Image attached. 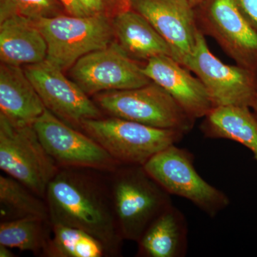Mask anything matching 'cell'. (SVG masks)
I'll return each mask as SVG.
<instances>
[{"instance_id":"27","label":"cell","mask_w":257,"mask_h":257,"mask_svg":"<svg viewBox=\"0 0 257 257\" xmlns=\"http://www.w3.org/2000/svg\"><path fill=\"white\" fill-rule=\"evenodd\" d=\"M15 253L12 251L11 248L5 245L0 244V257H14Z\"/></svg>"},{"instance_id":"26","label":"cell","mask_w":257,"mask_h":257,"mask_svg":"<svg viewBox=\"0 0 257 257\" xmlns=\"http://www.w3.org/2000/svg\"><path fill=\"white\" fill-rule=\"evenodd\" d=\"M66 13L77 17L88 16L79 0H60Z\"/></svg>"},{"instance_id":"11","label":"cell","mask_w":257,"mask_h":257,"mask_svg":"<svg viewBox=\"0 0 257 257\" xmlns=\"http://www.w3.org/2000/svg\"><path fill=\"white\" fill-rule=\"evenodd\" d=\"M71 78L88 95L143 87L152 82L143 66L116 41L87 54L69 69Z\"/></svg>"},{"instance_id":"25","label":"cell","mask_w":257,"mask_h":257,"mask_svg":"<svg viewBox=\"0 0 257 257\" xmlns=\"http://www.w3.org/2000/svg\"><path fill=\"white\" fill-rule=\"evenodd\" d=\"M239 11L257 32V0H234Z\"/></svg>"},{"instance_id":"1","label":"cell","mask_w":257,"mask_h":257,"mask_svg":"<svg viewBox=\"0 0 257 257\" xmlns=\"http://www.w3.org/2000/svg\"><path fill=\"white\" fill-rule=\"evenodd\" d=\"M109 173L92 169L60 168L47 187L45 201L52 224L78 228L121 253L120 234L111 199Z\"/></svg>"},{"instance_id":"5","label":"cell","mask_w":257,"mask_h":257,"mask_svg":"<svg viewBox=\"0 0 257 257\" xmlns=\"http://www.w3.org/2000/svg\"><path fill=\"white\" fill-rule=\"evenodd\" d=\"M143 167L169 194L187 199L209 217H215L229 207V198L199 175L194 155L187 149L171 145Z\"/></svg>"},{"instance_id":"2","label":"cell","mask_w":257,"mask_h":257,"mask_svg":"<svg viewBox=\"0 0 257 257\" xmlns=\"http://www.w3.org/2000/svg\"><path fill=\"white\" fill-rule=\"evenodd\" d=\"M113 209L124 240L138 242L144 231L172 205L171 195L143 166L121 165L109 173Z\"/></svg>"},{"instance_id":"29","label":"cell","mask_w":257,"mask_h":257,"mask_svg":"<svg viewBox=\"0 0 257 257\" xmlns=\"http://www.w3.org/2000/svg\"><path fill=\"white\" fill-rule=\"evenodd\" d=\"M202 1H204V0H189V3H191V5H192L194 8H195L198 5L200 4Z\"/></svg>"},{"instance_id":"8","label":"cell","mask_w":257,"mask_h":257,"mask_svg":"<svg viewBox=\"0 0 257 257\" xmlns=\"http://www.w3.org/2000/svg\"><path fill=\"white\" fill-rule=\"evenodd\" d=\"M194 11L203 35L215 40L237 65L257 72V32L234 0H204Z\"/></svg>"},{"instance_id":"24","label":"cell","mask_w":257,"mask_h":257,"mask_svg":"<svg viewBox=\"0 0 257 257\" xmlns=\"http://www.w3.org/2000/svg\"><path fill=\"white\" fill-rule=\"evenodd\" d=\"M88 16L112 20L116 15L131 9L130 0H79Z\"/></svg>"},{"instance_id":"19","label":"cell","mask_w":257,"mask_h":257,"mask_svg":"<svg viewBox=\"0 0 257 257\" xmlns=\"http://www.w3.org/2000/svg\"><path fill=\"white\" fill-rule=\"evenodd\" d=\"M251 108L216 106L204 117L200 130L204 138L231 140L248 148L257 161V119Z\"/></svg>"},{"instance_id":"7","label":"cell","mask_w":257,"mask_h":257,"mask_svg":"<svg viewBox=\"0 0 257 257\" xmlns=\"http://www.w3.org/2000/svg\"><path fill=\"white\" fill-rule=\"evenodd\" d=\"M35 22L46 40L47 60L63 71L115 41L111 20L104 17L62 14Z\"/></svg>"},{"instance_id":"21","label":"cell","mask_w":257,"mask_h":257,"mask_svg":"<svg viewBox=\"0 0 257 257\" xmlns=\"http://www.w3.org/2000/svg\"><path fill=\"white\" fill-rule=\"evenodd\" d=\"M50 220L31 217L0 222V244L43 256L52 237Z\"/></svg>"},{"instance_id":"23","label":"cell","mask_w":257,"mask_h":257,"mask_svg":"<svg viewBox=\"0 0 257 257\" xmlns=\"http://www.w3.org/2000/svg\"><path fill=\"white\" fill-rule=\"evenodd\" d=\"M65 12L60 0H0V22L10 17H25L37 21Z\"/></svg>"},{"instance_id":"17","label":"cell","mask_w":257,"mask_h":257,"mask_svg":"<svg viewBox=\"0 0 257 257\" xmlns=\"http://www.w3.org/2000/svg\"><path fill=\"white\" fill-rule=\"evenodd\" d=\"M137 243V256H185L188 250L185 216L172 204L152 221Z\"/></svg>"},{"instance_id":"14","label":"cell","mask_w":257,"mask_h":257,"mask_svg":"<svg viewBox=\"0 0 257 257\" xmlns=\"http://www.w3.org/2000/svg\"><path fill=\"white\" fill-rule=\"evenodd\" d=\"M144 73L165 89L189 116L204 118L214 107L205 86L171 56L153 57L143 66Z\"/></svg>"},{"instance_id":"28","label":"cell","mask_w":257,"mask_h":257,"mask_svg":"<svg viewBox=\"0 0 257 257\" xmlns=\"http://www.w3.org/2000/svg\"><path fill=\"white\" fill-rule=\"evenodd\" d=\"M251 110H252L253 114L255 115L257 119V98L256 101L253 103V105L251 107Z\"/></svg>"},{"instance_id":"10","label":"cell","mask_w":257,"mask_h":257,"mask_svg":"<svg viewBox=\"0 0 257 257\" xmlns=\"http://www.w3.org/2000/svg\"><path fill=\"white\" fill-rule=\"evenodd\" d=\"M42 145L60 168L114 172L120 165L95 140L46 109L34 123Z\"/></svg>"},{"instance_id":"22","label":"cell","mask_w":257,"mask_h":257,"mask_svg":"<svg viewBox=\"0 0 257 257\" xmlns=\"http://www.w3.org/2000/svg\"><path fill=\"white\" fill-rule=\"evenodd\" d=\"M52 237L44 256H111L100 240L84 230L59 224H52Z\"/></svg>"},{"instance_id":"9","label":"cell","mask_w":257,"mask_h":257,"mask_svg":"<svg viewBox=\"0 0 257 257\" xmlns=\"http://www.w3.org/2000/svg\"><path fill=\"white\" fill-rule=\"evenodd\" d=\"M200 32L192 55L184 67L205 86L214 106L251 107L257 98V72L223 63L213 55Z\"/></svg>"},{"instance_id":"15","label":"cell","mask_w":257,"mask_h":257,"mask_svg":"<svg viewBox=\"0 0 257 257\" xmlns=\"http://www.w3.org/2000/svg\"><path fill=\"white\" fill-rule=\"evenodd\" d=\"M46 110L31 81L20 66L0 65V114L19 126L33 125Z\"/></svg>"},{"instance_id":"16","label":"cell","mask_w":257,"mask_h":257,"mask_svg":"<svg viewBox=\"0 0 257 257\" xmlns=\"http://www.w3.org/2000/svg\"><path fill=\"white\" fill-rule=\"evenodd\" d=\"M47 44L36 22L15 16L0 22L1 63L20 66L47 60Z\"/></svg>"},{"instance_id":"13","label":"cell","mask_w":257,"mask_h":257,"mask_svg":"<svg viewBox=\"0 0 257 257\" xmlns=\"http://www.w3.org/2000/svg\"><path fill=\"white\" fill-rule=\"evenodd\" d=\"M130 8L143 15L171 47L172 57L184 66L197 44L199 30L189 0H130Z\"/></svg>"},{"instance_id":"20","label":"cell","mask_w":257,"mask_h":257,"mask_svg":"<svg viewBox=\"0 0 257 257\" xmlns=\"http://www.w3.org/2000/svg\"><path fill=\"white\" fill-rule=\"evenodd\" d=\"M37 217L50 220L46 201L8 175H0V221Z\"/></svg>"},{"instance_id":"6","label":"cell","mask_w":257,"mask_h":257,"mask_svg":"<svg viewBox=\"0 0 257 257\" xmlns=\"http://www.w3.org/2000/svg\"><path fill=\"white\" fill-rule=\"evenodd\" d=\"M0 169L45 199L49 184L60 168L34 125L19 126L0 114Z\"/></svg>"},{"instance_id":"18","label":"cell","mask_w":257,"mask_h":257,"mask_svg":"<svg viewBox=\"0 0 257 257\" xmlns=\"http://www.w3.org/2000/svg\"><path fill=\"white\" fill-rule=\"evenodd\" d=\"M111 24L115 41L133 60L146 62L158 56L172 57L171 47L165 39L135 10L130 9L116 15Z\"/></svg>"},{"instance_id":"4","label":"cell","mask_w":257,"mask_h":257,"mask_svg":"<svg viewBox=\"0 0 257 257\" xmlns=\"http://www.w3.org/2000/svg\"><path fill=\"white\" fill-rule=\"evenodd\" d=\"M93 100L109 116L152 127L178 130L187 135L195 124L196 120L165 89L152 81L136 89L99 93Z\"/></svg>"},{"instance_id":"3","label":"cell","mask_w":257,"mask_h":257,"mask_svg":"<svg viewBox=\"0 0 257 257\" xmlns=\"http://www.w3.org/2000/svg\"><path fill=\"white\" fill-rule=\"evenodd\" d=\"M79 130L120 165L143 166L162 150L180 143L186 135L178 130L152 127L114 116L84 120Z\"/></svg>"},{"instance_id":"12","label":"cell","mask_w":257,"mask_h":257,"mask_svg":"<svg viewBox=\"0 0 257 257\" xmlns=\"http://www.w3.org/2000/svg\"><path fill=\"white\" fill-rule=\"evenodd\" d=\"M24 70L46 109L67 124L79 130L84 120L103 117L94 101L55 64L45 60Z\"/></svg>"}]
</instances>
